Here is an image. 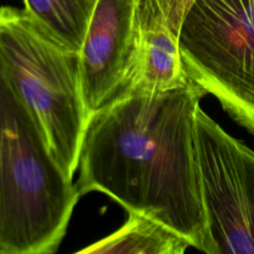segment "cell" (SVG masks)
<instances>
[{"label": "cell", "mask_w": 254, "mask_h": 254, "mask_svg": "<svg viewBox=\"0 0 254 254\" xmlns=\"http://www.w3.org/2000/svg\"><path fill=\"white\" fill-rule=\"evenodd\" d=\"M141 52L136 0H98L79 50L81 91L88 118L133 94Z\"/></svg>", "instance_id": "obj_6"}, {"label": "cell", "mask_w": 254, "mask_h": 254, "mask_svg": "<svg viewBox=\"0 0 254 254\" xmlns=\"http://www.w3.org/2000/svg\"><path fill=\"white\" fill-rule=\"evenodd\" d=\"M98 0H24L25 9L61 44L79 52Z\"/></svg>", "instance_id": "obj_9"}, {"label": "cell", "mask_w": 254, "mask_h": 254, "mask_svg": "<svg viewBox=\"0 0 254 254\" xmlns=\"http://www.w3.org/2000/svg\"><path fill=\"white\" fill-rule=\"evenodd\" d=\"M195 0H136V12L140 29L164 25L176 36L181 24Z\"/></svg>", "instance_id": "obj_10"}, {"label": "cell", "mask_w": 254, "mask_h": 254, "mask_svg": "<svg viewBox=\"0 0 254 254\" xmlns=\"http://www.w3.org/2000/svg\"><path fill=\"white\" fill-rule=\"evenodd\" d=\"M79 195L0 57V254H51Z\"/></svg>", "instance_id": "obj_2"}, {"label": "cell", "mask_w": 254, "mask_h": 254, "mask_svg": "<svg viewBox=\"0 0 254 254\" xmlns=\"http://www.w3.org/2000/svg\"><path fill=\"white\" fill-rule=\"evenodd\" d=\"M196 153L213 254H254V151L200 108Z\"/></svg>", "instance_id": "obj_5"}, {"label": "cell", "mask_w": 254, "mask_h": 254, "mask_svg": "<svg viewBox=\"0 0 254 254\" xmlns=\"http://www.w3.org/2000/svg\"><path fill=\"white\" fill-rule=\"evenodd\" d=\"M179 45L188 76L254 135V0H195Z\"/></svg>", "instance_id": "obj_4"}, {"label": "cell", "mask_w": 254, "mask_h": 254, "mask_svg": "<svg viewBox=\"0 0 254 254\" xmlns=\"http://www.w3.org/2000/svg\"><path fill=\"white\" fill-rule=\"evenodd\" d=\"M141 36L140 71L133 94L171 91L190 81L181 60L179 36L164 25L143 29Z\"/></svg>", "instance_id": "obj_7"}, {"label": "cell", "mask_w": 254, "mask_h": 254, "mask_svg": "<svg viewBox=\"0 0 254 254\" xmlns=\"http://www.w3.org/2000/svg\"><path fill=\"white\" fill-rule=\"evenodd\" d=\"M205 94L190 79L92 114L79 149V195L106 193L128 212L148 216L191 247L213 254L196 153V118Z\"/></svg>", "instance_id": "obj_1"}, {"label": "cell", "mask_w": 254, "mask_h": 254, "mask_svg": "<svg viewBox=\"0 0 254 254\" xmlns=\"http://www.w3.org/2000/svg\"><path fill=\"white\" fill-rule=\"evenodd\" d=\"M127 222L108 237L79 253L88 254H181L190 242L163 223L135 212H128Z\"/></svg>", "instance_id": "obj_8"}, {"label": "cell", "mask_w": 254, "mask_h": 254, "mask_svg": "<svg viewBox=\"0 0 254 254\" xmlns=\"http://www.w3.org/2000/svg\"><path fill=\"white\" fill-rule=\"evenodd\" d=\"M0 57L55 158L72 179L88 122L79 52L61 44L25 7L0 6Z\"/></svg>", "instance_id": "obj_3"}]
</instances>
